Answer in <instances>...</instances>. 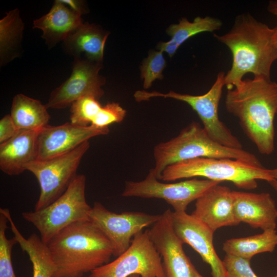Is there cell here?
<instances>
[{
    "mask_svg": "<svg viewBox=\"0 0 277 277\" xmlns=\"http://www.w3.org/2000/svg\"><path fill=\"white\" fill-rule=\"evenodd\" d=\"M269 173L272 179L277 180V168L274 169H269Z\"/></svg>",
    "mask_w": 277,
    "mask_h": 277,
    "instance_id": "e575fe53",
    "label": "cell"
},
{
    "mask_svg": "<svg viewBox=\"0 0 277 277\" xmlns=\"http://www.w3.org/2000/svg\"><path fill=\"white\" fill-rule=\"evenodd\" d=\"M89 147L87 141L65 154L46 160H36L25 166V170L34 174L40 186L34 210L48 206L66 191L77 175L81 160Z\"/></svg>",
    "mask_w": 277,
    "mask_h": 277,
    "instance_id": "ba28073f",
    "label": "cell"
},
{
    "mask_svg": "<svg viewBox=\"0 0 277 277\" xmlns=\"http://www.w3.org/2000/svg\"><path fill=\"white\" fill-rule=\"evenodd\" d=\"M179 46L172 39L166 42L160 43L157 49L162 52H167L170 57H172L176 52Z\"/></svg>",
    "mask_w": 277,
    "mask_h": 277,
    "instance_id": "d6a6232c",
    "label": "cell"
},
{
    "mask_svg": "<svg viewBox=\"0 0 277 277\" xmlns=\"http://www.w3.org/2000/svg\"><path fill=\"white\" fill-rule=\"evenodd\" d=\"M276 246L277 232L270 229L252 236L227 240L223 250L226 254L251 260L257 254L273 251Z\"/></svg>",
    "mask_w": 277,
    "mask_h": 277,
    "instance_id": "603a6c76",
    "label": "cell"
},
{
    "mask_svg": "<svg viewBox=\"0 0 277 277\" xmlns=\"http://www.w3.org/2000/svg\"><path fill=\"white\" fill-rule=\"evenodd\" d=\"M161 214L142 212L116 213L95 202L89 214V220L96 226L112 244L113 255L118 256L130 246L134 236L143 229L153 225Z\"/></svg>",
    "mask_w": 277,
    "mask_h": 277,
    "instance_id": "8fae6325",
    "label": "cell"
},
{
    "mask_svg": "<svg viewBox=\"0 0 277 277\" xmlns=\"http://www.w3.org/2000/svg\"><path fill=\"white\" fill-rule=\"evenodd\" d=\"M201 176L221 182L229 181L240 189L251 190L257 180H273L263 166L235 159L201 157L171 164L163 171L160 180L166 182Z\"/></svg>",
    "mask_w": 277,
    "mask_h": 277,
    "instance_id": "5b68a950",
    "label": "cell"
},
{
    "mask_svg": "<svg viewBox=\"0 0 277 277\" xmlns=\"http://www.w3.org/2000/svg\"><path fill=\"white\" fill-rule=\"evenodd\" d=\"M274 277H277V273H276V275L275 276H274Z\"/></svg>",
    "mask_w": 277,
    "mask_h": 277,
    "instance_id": "f35d334b",
    "label": "cell"
},
{
    "mask_svg": "<svg viewBox=\"0 0 277 277\" xmlns=\"http://www.w3.org/2000/svg\"><path fill=\"white\" fill-rule=\"evenodd\" d=\"M166 66L163 52L153 51L144 60L141 68V76L144 79V88L148 89L156 79L163 78V71Z\"/></svg>",
    "mask_w": 277,
    "mask_h": 277,
    "instance_id": "83f0119b",
    "label": "cell"
},
{
    "mask_svg": "<svg viewBox=\"0 0 277 277\" xmlns=\"http://www.w3.org/2000/svg\"><path fill=\"white\" fill-rule=\"evenodd\" d=\"M101 63L75 58L69 77L50 94L48 108L61 109L71 106L73 102L85 96L91 95L99 99L104 92L102 86L105 78L99 74Z\"/></svg>",
    "mask_w": 277,
    "mask_h": 277,
    "instance_id": "7c38bea8",
    "label": "cell"
},
{
    "mask_svg": "<svg viewBox=\"0 0 277 277\" xmlns=\"http://www.w3.org/2000/svg\"><path fill=\"white\" fill-rule=\"evenodd\" d=\"M129 277H141V276L138 274H133L129 276Z\"/></svg>",
    "mask_w": 277,
    "mask_h": 277,
    "instance_id": "74e56055",
    "label": "cell"
},
{
    "mask_svg": "<svg viewBox=\"0 0 277 277\" xmlns=\"http://www.w3.org/2000/svg\"><path fill=\"white\" fill-rule=\"evenodd\" d=\"M233 212L239 224L243 222L263 231L274 230L277 208L269 193L232 191Z\"/></svg>",
    "mask_w": 277,
    "mask_h": 277,
    "instance_id": "2e32d148",
    "label": "cell"
},
{
    "mask_svg": "<svg viewBox=\"0 0 277 277\" xmlns=\"http://www.w3.org/2000/svg\"><path fill=\"white\" fill-rule=\"evenodd\" d=\"M171 210L161 214L149 232L162 258L166 277H204L186 255L183 242L175 234L171 221Z\"/></svg>",
    "mask_w": 277,
    "mask_h": 277,
    "instance_id": "4fadbf2b",
    "label": "cell"
},
{
    "mask_svg": "<svg viewBox=\"0 0 277 277\" xmlns=\"http://www.w3.org/2000/svg\"><path fill=\"white\" fill-rule=\"evenodd\" d=\"M126 110L117 103H108L102 106L93 120L91 125L98 127H108L115 123H120L124 119Z\"/></svg>",
    "mask_w": 277,
    "mask_h": 277,
    "instance_id": "f1b7e54d",
    "label": "cell"
},
{
    "mask_svg": "<svg viewBox=\"0 0 277 277\" xmlns=\"http://www.w3.org/2000/svg\"><path fill=\"white\" fill-rule=\"evenodd\" d=\"M166 277L162 258L149 234L142 231L133 238L129 247L114 261L93 270L89 277Z\"/></svg>",
    "mask_w": 277,
    "mask_h": 277,
    "instance_id": "9c48e42d",
    "label": "cell"
},
{
    "mask_svg": "<svg viewBox=\"0 0 277 277\" xmlns=\"http://www.w3.org/2000/svg\"><path fill=\"white\" fill-rule=\"evenodd\" d=\"M267 11L272 14L277 15V0H271L267 6Z\"/></svg>",
    "mask_w": 277,
    "mask_h": 277,
    "instance_id": "836d02e7",
    "label": "cell"
},
{
    "mask_svg": "<svg viewBox=\"0 0 277 277\" xmlns=\"http://www.w3.org/2000/svg\"><path fill=\"white\" fill-rule=\"evenodd\" d=\"M274 31V28L258 21L249 13H244L236 16L227 32L221 35L213 34L232 53L231 67L224 78L228 90L234 87L248 73L254 76L271 78V67L277 60Z\"/></svg>",
    "mask_w": 277,
    "mask_h": 277,
    "instance_id": "6da1fadb",
    "label": "cell"
},
{
    "mask_svg": "<svg viewBox=\"0 0 277 277\" xmlns=\"http://www.w3.org/2000/svg\"><path fill=\"white\" fill-rule=\"evenodd\" d=\"M7 217L0 211V277H16L11 261L13 246L17 243L15 239H9L6 236L8 228Z\"/></svg>",
    "mask_w": 277,
    "mask_h": 277,
    "instance_id": "4316f807",
    "label": "cell"
},
{
    "mask_svg": "<svg viewBox=\"0 0 277 277\" xmlns=\"http://www.w3.org/2000/svg\"><path fill=\"white\" fill-rule=\"evenodd\" d=\"M109 127L92 125L80 126L67 122L58 126L47 125L38 131L37 159L46 160L69 152L93 137L106 135Z\"/></svg>",
    "mask_w": 277,
    "mask_h": 277,
    "instance_id": "5bb4252c",
    "label": "cell"
},
{
    "mask_svg": "<svg viewBox=\"0 0 277 277\" xmlns=\"http://www.w3.org/2000/svg\"><path fill=\"white\" fill-rule=\"evenodd\" d=\"M0 211L7 217L17 243L29 257L33 267L32 277H52L55 266L47 244L35 233L26 239L15 225L9 209L1 208Z\"/></svg>",
    "mask_w": 277,
    "mask_h": 277,
    "instance_id": "44dd1931",
    "label": "cell"
},
{
    "mask_svg": "<svg viewBox=\"0 0 277 277\" xmlns=\"http://www.w3.org/2000/svg\"><path fill=\"white\" fill-rule=\"evenodd\" d=\"M107 33L96 26L83 23L64 41L67 51L75 58L102 63Z\"/></svg>",
    "mask_w": 277,
    "mask_h": 277,
    "instance_id": "ffe728a7",
    "label": "cell"
},
{
    "mask_svg": "<svg viewBox=\"0 0 277 277\" xmlns=\"http://www.w3.org/2000/svg\"><path fill=\"white\" fill-rule=\"evenodd\" d=\"M276 16L277 18V15ZM274 28H275V31H274V42L275 48L277 50V24H276V26L274 27Z\"/></svg>",
    "mask_w": 277,
    "mask_h": 277,
    "instance_id": "8d00e7d4",
    "label": "cell"
},
{
    "mask_svg": "<svg viewBox=\"0 0 277 277\" xmlns=\"http://www.w3.org/2000/svg\"><path fill=\"white\" fill-rule=\"evenodd\" d=\"M102 106L91 95L80 98L73 103L70 109V122L80 126L90 125Z\"/></svg>",
    "mask_w": 277,
    "mask_h": 277,
    "instance_id": "484cf974",
    "label": "cell"
},
{
    "mask_svg": "<svg viewBox=\"0 0 277 277\" xmlns=\"http://www.w3.org/2000/svg\"><path fill=\"white\" fill-rule=\"evenodd\" d=\"M83 23L81 15L57 0L48 13L33 21V28L42 30V37L52 46L64 42Z\"/></svg>",
    "mask_w": 277,
    "mask_h": 277,
    "instance_id": "d6986e66",
    "label": "cell"
},
{
    "mask_svg": "<svg viewBox=\"0 0 277 277\" xmlns=\"http://www.w3.org/2000/svg\"><path fill=\"white\" fill-rule=\"evenodd\" d=\"M153 156L155 166L153 169L159 180L168 166L201 157L235 159L262 166L253 154L243 149L228 148L215 142L195 122L183 129L175 137L155 145Z\"/></svg>",
    "mask_w": 277,
    "mask_h": 277,
    "instance_id": "277c9868",
    "label": "cell"
},
{
    "mask_svg": "<svg viewBox=\"0 0 277 277\" xmlns=\"http://www.w3.org/2000/svg\"><path fill=\"white\" fill-rule=\"evenodd\" d=\"M47 109L39 101L19 93L13 97L10 114L17 129L39 131L48 125Z\"/></svg>",
    "mask_w": 277,
    "mask_h": 277,
    "instance_id": "7402d4cb",
    "label": "cell"
},
{
    "mask_svg": "<svg viewBox=\"0 0 277 277\" xmlns=\"http://www.w3.org/2000/svg\"><path fill=\"white\" fill-rule=\"evenodd\" d=\"M214 232L224 226L238 225L233 212L232 191L226 186L215 185L196 200L191 214Z\"/></svg>",
    "mask_w": 277,
    "mask_h": 277,
    "instance_id": "e0dca14e",
    "label": "cell"
},
{
    "mask_svg": "<svg viewBox=\"0 0 277 277\" xmlns=\"http://www.w3.org/2000/svg\"><path fill=\"white\" fill-rule=\"evenodd\" d=\"M227 111L236 116L247 137L262 154L274 150V120L277 114V83L254 76L228 90Z\"/></svg>",
    "mask_w": 277,
    "mask_h": 277,
    "instance_id": "7a4b0ae2",
    "label": "cell"
},
{
    "mask_svg": "<svg viewBox=\"0 0 277 277\" xmlns=\"http://www.w3.org/2000/svg\"><path fill=\"white\" fill-rule=\"evenodd\" d=\"M223 262L227 277H258L253 271L249 260L226 254Z\"/></svg>",
    "mask_w": 277,
    "mask_h": 277,
    "instance_id": "f546056e",
    "label": "cell"
},
{
    "mask_svg": "<svg viewBox=\"0 0 277 277\" xmlns=\"http://www.w3.org/2000/svg\"><path fill=\"white\" fill-rule=\"evenodd\" d=\"M223 23L220 19L209 16L196 17L192 22L186 18H182L179 23L170 25L167 33L179 47L186 40L200 33L212 32L220 30Z\"/></svg>",
    "mask_w": 277,
    "mask_h": 277,
    "instance_id": "d4e9b609",
    "label": "cell"
},
{
    "mask_svg": "<svg viewBox=\"0 0 277 277\" xmlns=\"http://www.w3.org/2000/svg\"><path fill=\"white\" fill-rule=\"evenodd\" d=\"M17 130L10 114L5 115L0 120V144L9 140Z\"/></svg>",
    "mask_w": 277,
    "mask_h": 277,
    "instance_id": "4dcf8cb0",
    "label": "cell"
},
{
    "mask_svg": "<svg viewBox=\"0 0 277 277\" xmlns=\"http://www.w3.org/2000/svg\"><path fill=\"white\" fill-rule=\"evenodd\" d=\"M220 182L196 178L174 183L161 182L153 168L138 182L127 181L122 194L124 197L157 198L164 200L175 212L186 211L189 204L196 201L208 189Z\"/></svg>",
    "mask_w": 277,
    "mask_h": 277,
    "instance_id": "30bf717a",
    "label": "cell"
},
{
    "mask_svg": "<svg viewBox=\"0 0 277 277\" xmlns=\"http://www.w3.org/2000/svg\"><path fill=\"white\" fill-rule=\"evenodd\" d=\"M277 193V180L273 179L268 182Z\"/></svg>",
    "mask_w": 277,
    "mask_h": 277,
    "instance_id": "d590c367",
    "label": "cell"
},
{
    "mask_svg": "<svg viewBox=\"0 0 277 277\" xmlns=\"http://www.w3.org/2000/svg\"><path fill=\"white\" fill-rule=\"evenodd\" d=\"M46 244L55 266L52 277H82L109 262L114 252L109 240L89 220L70 225Z\"/></svg>",
    "mask_w": 277,
    "mask_h": 277,
    "instance_id": "3957f363",
    "label": "cell"
},
{
    "mask_svg": "<svg viewBox=\"0 0 277 277\" xmlns=\"http://www.w3.org/2000/svg\"><path fill=\"white\" fill-rule=\"evenodd\" d=\"M24 29L17 9L11 10L0 21V52L1 64L6 62L20 44Z\"/></svg>",
    "mask_w": 277,
    "mask_h": 277,
    "instance_id": "cb8c5ba5",
    "label": "cell"
},
{
    "mask_svg": "<svg viewBox=\"0 0 277 277\" xmlns=\"http://www.w3.org/2000/svg\"><path fill=\"white\" fill-rule=\"evenodd\" d=\"M86 176L77 174L66 191L46 207L22 215L38 231L47 244L60 231L77 222L89 220L91 209L85 196Z\"/></svg>",
    "mask_w": 277,
    "mask_h": 277,
    "instance_id": "8992f818",
    "label": "cell"
},
{
    "mask_svg": "<svg viewBox=\"0 0 277 277\" xmlns=\"http://www.w3.org/2000/svg\"><path fill=\"white\" fill-rule=\"evenodd\" d=\"M60 1L81 15L86 13L87 12L83 1L75 0Z\"/></svg>",
    "mask_w": 277,
    "mask_h": 277,
    "instance_id": "1f68e13d",
    "label": "cell"
},
{
    "mask_svg": "<svg viewBox=\"0 0 277 277\" xmlns=\"http://www.w3.org/2000/svg\"><path fill=\"white\" fill-rule=\"evenodd\" d=\"M39 131L17 129L13 136L0 144V169L9 175L23 172L25 166L37 159Z\"/></svg>",
    "mask_w": 277,
    "mask_h": 277,
    "instance_id": "ac0fdd59",
    "label": "cell"
},
{
    "mask_svg": "<svg viewBox=\"0 0 277 277\" xmlns=\"http://www.w3.org/2000/svg\"><path fill=\"white\" fill-rule=\"evenodd\" d=\"M225 75L224 72L220 71L209 90L201 95L181 94L172 91L167 93L137 91L134 96L137 102L148 101L154 97H163L185 102L196 112L204 129L213 140L228 148L241 149V143L219 119L218 114L219 105L225 86Z\"/></svg>",
    "mask_w": 277,
    "mask_h": 277,
    "instance_id": "52a82bcc",
    "label": "cell"
},
{
    "mask_svg": "<svg viewBox=\"0 0 277 277\" xmlns=\"http://www.w3.org/2000/svg\"><path fill=\"white\" fill-rule=\"evenodd\" d=\"M173 229L177 237L190 245L211 268L212 277H227L223 261L215 252L213 232L206 225L186 211L171 212Z\"/></svg>",
    "mask_w": 277,
    "mask_h": 277,
    "instance_id": "9a60e30c",
    "label": "cell"
}]
</instances>
